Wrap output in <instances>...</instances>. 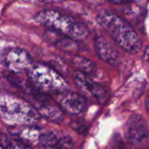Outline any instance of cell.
I'll return each mask as SVG.
<instances>
[{
    "instance_id": "1",
    "label": "cell",
    "mask_w": 149,
    "mask_h": 149,
    "mask_svg": "<svg viewBox=\"0 0 149 149\" xmlns=\"http://www.w3.org/2000/svg\"><path fill=\"white\" fill-rule=\"evenodd\" d=\"M97 21L122 50L130 54H136L141 51L142 43L140 36L120 16L111 11H104L98 15Z\"/></svg>"
},
{
    "instance_id": "2",
    "label": "cell",
    "mask_w": 149,
    "mask_h": 149,
    "mask_svg": "<svg viewBox=\"0 0 149 149\" xmlns=\"http://www.w3.org/2000/svg\"><path fill=\"white\" fill-rule=\"evenodd\" d=\"M0 119L10 126L20 127L35 125L40 115L29 101L14 94L0 93Z\"/></svg>"
},
{
    "instance_id": "3",
    "label": "cell",
    "mask_w": 149,
    "mask_h": 149,
    "mask_svg": "<svg viewBox=\"0 0 149 149\" xmlns=\"http://www.w3.org/2000/svg\"><path fill=\"white\" fill-rule=\"evenodd\" d=\"M35 20L72 40H84L89 35V30L83 23L56 10H43L35 16Z\"/></svg>"
},
{
    "instance_id": "4",
    "label": "cell",
    "mask_w": 149,
    "mask_h": 149,
    "mask_svg": "<svg viewBox=\"0 0 149 149\" xmlns=\"http://www.w3.org/2000/svg\"><path fill=\"white\" fill-rule=\"evenodd\" d=\"M31 86L43 94H58L67 90L65 78L52 66L45 63H33L26 71Z\"/></svg>"
},
{
    "instance_id": "5",
    "label": "cell",
    "mask_w": 149,
    "mask_h": 149,
    "mask_svg": "<svg viewBox=\"0 0 149 149\" xmlns=\"http://www.w3.org/2000/svg\"><path fill=\"white\" fill-rule=\"evenodd\" d=\"M3 65L13 73L27 71L33 64L31 55L19 47L5 48L0 54Z\"/></svg>"
},
{
    "instance_id": "6",
    "label": "cell",
    "mask_w": 149,
    "mask_h": 149,
    "mask_svg": "<svg viewBox=\"0 0 149 149\" xmlns=\"http://www.w3.org/2000/svg\"><path fill=\"white\" fill-rule=\"evenodd\" d=\"M72 77L76 86L83 94L92 96L101 104L107 102L109 99V92L105 86L93 81L88 75L79 71H75Z\"/></svg>"
},
{
    "instance_id": "7",
    "label": "cell",
    "mask_w": 149,
    "mask_h": 149,
    "mask_svg": "<svg viewBox=\"0 0 149 149\" xmlns=\"http://www.w3.org/2000/svg\"><path fill=\"white\" fill-rule=\"evenodd\" d=\"M125 135L133 144L143 143L149 135L148 127L145 120L138 114H133L126 123Z\"/></svg>"
},
{
    "instance_id": "8",
    "label": "cell",
    "mask_w": 149,
    "mask_h": 149,
    "mask_svg": "<svg viewBox=\"0 0 149 149\" xmlns=\"http://www.w3.org/2000/svg\"><path fill=\"white\" fill-rule=\"evenodd\" d=\"M57 101L63 112L72 115L82 113L86 105V100L83 95L67 90L57 94Z\"/></svg>"
},
{
    "instance_id": "9",
    "label": "cell",
    "mask_w": 149,
    "mask_h": 149,
    "mask_svg": "<svg viewBox=\"0 0 149 149\" xmlns=\"http://www.w3.org/2000/svg\"><path fill=\"white\" fill-rule=\"evenodd\" d=\"M45 94L38 93V95L34 96L33 102L31 103L34 108L38 111V114L54 123H60L64 120L63 111L59 107H57L51 103L45 97Z\"/></svg>"
},
{
    "instance_id": "10",
    "label": "cell",
    "mask_w": 149,
    "mask_h": 149,
    "mask_svg": "<svg viewBox=\"0 0 149 149\" xmlns=\"http://www.w3.org/2000/svg\"><path fill=\"white\" fill-rule=\"evenodd\" d=\"M94 48L98 57L104 62L112 65L119 63L118 52L105 38L96 37L94 39Z\"/></svg>"
},
{
    "instance_id": "11",
    "label": "cell",
    "mask_w": 149,
    "mask_h": 149,
    "mask_svg": "<svg viewBox=\"0 0 149 149\" xmlns=\"http://www.w3.org/2000/svg\"><path fill=\"white\" fill-rule=\"evenodd\" d=\"M42 132L43 128L38 127L35 125H29L17 127V128L12 132V134L16 135L30 146H38Z\"/></svg>"
},
{
    "instance_id": "12",
    "label": "cell",
    "mask_w": 149,
    "mask_h": 149,
    "mask_svg": "<svg viewBox=\"0 0 149 149\" xmlns=\"http://www.w3.org/2000/svg\"><path fill=\"white\" fill-rule=\"evenodd\" d=\"M44 38L48 43H51L53 45L60 48H67L72 45V38L52 30H49L45 31L44 33Z\"/></svg>"
},
{
    "instance_id": "13",
    "label": "cell",
    "mask_w": 149,
    "mask_h": 149,
    "mask_svg": "<svg viewBox=\"0 0 149 149\" xmlns=\"http://www.w3.org/2000/svg\"><path fill=\"white\" fill-rule=\"evenodd\" d=\"M0 145L3 149H32L30 145H28L14 134H1Z\"/></svg>"
},
{
    "instance_id": "14",
    "label": "cell",
    "mask_w": 149,
    "mask_h": 149,
    "mask_svg": "<svg viewBox=\"0 0 149 149\" xmlns=\"http://www.w3.org/2000/svg\"><path fill=\"white\" fill-rule=\"evenodd\" d=\"M72 63L75 65L78 71L86 74L93 75L96 72L97 68L95 64L90 59L81 57V56H74L72 58Z\"/></svg>"
},
{
    "instance_id": "15",
    "label": "cell",
    "mask_w": 149,
    "mask_h": 149,
    "mask_svg": "<svg viewBox=\"0 0 149 149\" xmlns=\"http://www.w3.org/2000/svg\"><path fill=\"white\" fill-rule=\"evenodd\" d=\"M72 141L68 135H61L59 141L53 149H72Z\"/></svg>"
},
{
    "instance_id": "16",
    "label": "cell",
    "mask_w": 149,
    "mask_h": 149,
    "mask_svg": "<svg viewBox=\"0 0 149 149\" xmlns=\"http://www.w3.org/2000/svg\"><path fill=\"white\" fill-rule=\"evenodd\" d=\"M72 127L73 128V130H75L76 132L83 135H86L88 133V127L83 121H79V120L73 121L72 123Z\"/></svg>"
},
{
    "instance_id": "17",
    "label": "cell",
    "mask_w": 149,
    "mask_h": 149,
    "mask_svg": "<svg viewBox=\"0 0 149 149\" xmlns=\"http://www.w3.org/2000/svg\"><path fill=\"white\" fill-rule=\"evenodd\" d=\"M110 149H126L125 146H124V143H123V141L120 139L119 134H116L113 136V141L111 142Z\"/></svg>"
},
{
    "instance_id": "18",
    "label": "cell",
    "mask_w": 149,
    "mask_h": 149,
    "mask_svg": "<svg viewBox=\"0 0 149 149\" xmlns=\"http://www.w3.org/2000/svg\"><path fill=\"white\" fill-rule=\"evenodd\" d=\"M112 3H114V4H123V3H130L132 0H107Z\"/></svg>"
},
{
    "instance_id": "19",
    "label": "cell",
    "mask_w": 149,
    "mask_h": 149,
    "mask_svg": "<svg viewBox=\"0 0 149 149\" xmlns=\"http://www.w3.org/2000/svg\"><path fill=\"white\" fill-rule=\"evenodd\" d=\"M142 60H143V61H145V62H148V61H149V45L147 47V49L145 50V52H144V53H143Z\"/></svg>"
},
{
    "instance_id": "20",
    "label": "cell",
    "mask_w": 149,
    "mask_h": 149,
    "mask_svg": "<svg viewBox=\"0 0 149 149\" xmlns=\"http://www.w3.org/2000/svg\"><path fill=\"white\" fill-rule=\"evenodd\" d=\"M146 107H147V110H148V112L149 113V93H148V95L147 100H146Z\"/></svg>"
},
{
    "instance_id": "21",
    "label": "cell",
    "mask_w": 149,
    "mask_h": 149,
    "mask_svg": "<svg viewBox=\"0 0 149 149\" xmlns=\"http://www.w3.org/2000/svg\"><path fill=\"white\" fill-rule=\"evenodd\" d=\"M0 149H3V148H2V147H1V145H0Z\"/></svg>"
}]
</instances>
